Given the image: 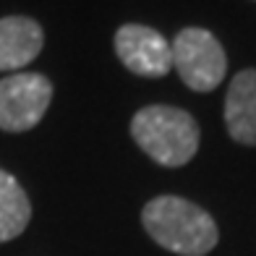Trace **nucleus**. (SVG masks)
Masks as SVG:
<instances>
[{
    "label": "nucleus",
    "instance_id": "1",
    "mask_svg": "<svg viewBox=\"0 0 256 256\" xmlns=\"http://www.w3.org/2000/svg\"><path fill=\"white\" fill-rule=\"evenodd\" d=\"M149 238L178 256H206L220 232L212 214L183 196H157L142 212Z\"/></svg>",
    "mask_w": 256,
    "mask_h": 256
},
{
    "label": "nucleus",
    "instance_id": "2",
    "mask_svg": "<svg viewBox=\"0 0 256 256\" xmlns=\"http://www.w3.org/2000/svg\"><path fill=\"white\" fill-rule=\"evenodd\" d=\"M131 136L157 165L183 168L199 149V126L186 110L170 104L142 108L131 120Z\"/></svg>",
    "mask_w": 256,
    "mask_h": 256
},
{
    "label": "nucleus",
    "instance_id": "3",
    "mask_svg": "<svg viewBox=\"0 0 256 256\" xmlns=\"http://www.w3.org/2000/svg\"><path fill=\"white\" fill-rule=\"evenodd\" d=\"M172 48V68L180 74L183 84L194 92H212L222 84L228 58L217 37L206 29L188 26L178 32Z\"/></svg>",
    "mask_w": 256,
    "mask_h": 256
},
{
    "label": "nucleus",
    "instance_id": "4",
    "mask_svg": "<svg viewBox=\"0 0 256 256\" xmlns=\"http://www.w3.org/2000/svg\"><path fill=\"white\" fill-rule=\"evenodd\" d=\"M52 84L42 74H10L0 78V131L21 134L34 128L50 108Z\"/></svg>",
    "mask_w": 256,
    "mask_h": 256
},
{
    "label": "nucleus",
    "instance_id": "5",
    "mask_svg": "<svg viewBox=\"0 0 256 256\" xmlns=\"http://www.w3.org/2000/svg\"><path fill=\"white\" fill-rule=\"evenodd\" d=\"M115 52L136 76L160 78L172 68V48L160 32L144 24H126L115 34Z\"/></svg>",
    "mask_w": 256,
    "mask_h": 256
},
{
    "label": "nucleus",
    "instance_id": "6",
    "mask_svg": "<svg viewBox=\"0 0 256 256\" xmlns=\"http://www.w3.org/2000/svg\"><path fill=\"white\" fill-rule=\"evenodd\" d=\"M228 134L238 144L256 146V71L246 68L232 76L225 97Z\"/></svg>",
    "mask_w": 256,
    "mask_h": 256
},
{
    "label": "nucleus",
    "instance_id": "7",
    "mask_svg": "<svg viewBox=\"0 0 256 256\" xmlns=\"http://www.w3.org/2000/svg\"><path fill=\"white\" fill-rule=\"evenodd\" d=\"M44 32L29 16L0 18V71L29 66L42 52Z\"/></svg>",
    "mask_w": 256,
    "mask_h": 256
},
{
    "label": "nucleus",
    "instance_id": "8",
    "mask_svg": "<svg viewBox=\"0 0 256 256\" xmlns=\"http://www.w3.org/2000/svg\"><path fill=\"white\" fill-rule=\"evenodd\" d=\"M32 220V204L21 183L0 170V243L18 238Z\"/></svg>",
    "mask_w": 256,
    "mask_h": 256
}]
</instances>
